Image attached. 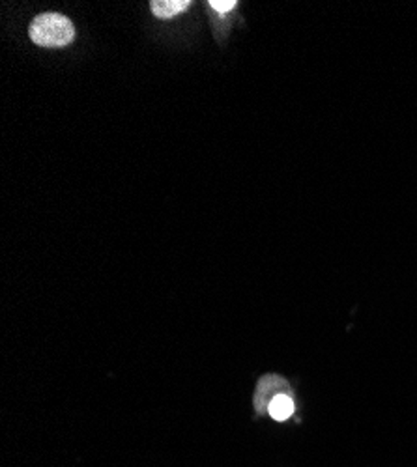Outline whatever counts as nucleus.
Masks as SVG:
<instances>
[{
	"label": "nucleus",
	"instance_id": "1",
	"mask_svg": "<svg viewBox=\"0 0 417 467\" xmlns=\"http://www.w3.org/2000/svg\"><path fill=\"white\" fill-rule=\"evenodd\" d=\"M28 36L36 46L47 49H60L75 40V26L66 16L47 12L40 14L30 23Z\"/></svg>",
	"mask_w": 417,
	"mask_h": 467
},
{
	"label": "nucleus",
	"instance_id": "2",
	"mask_svg": "<svg viewBox=\"0 0 417 467\" xmlns=\"http://www.w3.org/2000/svg\"><path fill=\"white\" fill-rule=\"evenodd\" d=\"M150 6L156 17L171 19L180 12H183L187 6H192V3H189V0H154Z\"/></svg>",
	"mask_w": 417,
	"mask_h": 467
},
{
	"label": "nucleus",
	"instance_id": "3",
	"mask_svg": "<svg viewBox=\"0 0 417 467\" xmlns=\"http://www.w3.org/2000/svg\"><path fill=\"white\" fill-rule=\"evenodd\" d=\"M268 413L276 420H287L294 413V400L288 395H277L274 400L268 404Z\"/></svg>",
	"mask_w": 417,
	"mask_h": 467
},
{
	"label": "nucleus",
	"instance_id": "4",
	"mask_svg": "<svg viewBox=\"0 0 417 467\" xmlns=\"http://www.w3.org/2000/svg\"><path fill=\"white\" fill-rule=\"evenodd\" d=\"M208 6H212L219 14H226V12L235 10L238 6V3L236 0H210Z\"/></svg>",
	"mask_w": 417,
	"mask_h": 467
}]
</instances>
